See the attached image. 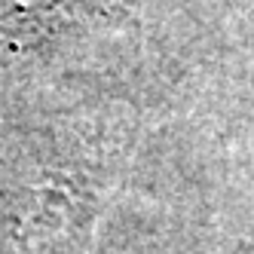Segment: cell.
Here are the masks:
<instances>
[{"label": "cell", "mask_w": 254, "mask_h": 254, "mask_svg": "<svg viewBox=\"0 0 254 254\" xmlns=\"http://www.w3.org/2000/svg\"><path fill=\"white\" fill-rule=\"evenodd\" d=\"M104 3H111V0H12L6 22L37 28L46 19L52 22V19H62V15H77L86 9H98Z\"/></svg>", "instance_id": "6da1fadb"}]
</instances>
